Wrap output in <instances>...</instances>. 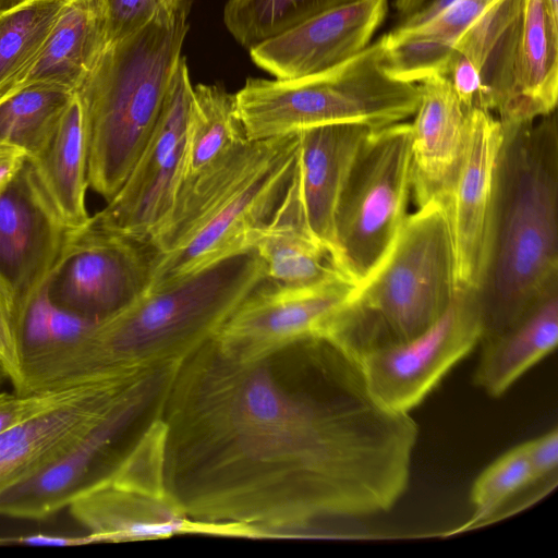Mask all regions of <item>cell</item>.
<instances>
[{
	"label": "cell",
	"instance_id": "36",
	"mask_svg": "<svg viewBox=\"0 0 558 558\" xmlns=\"http://www.w3.org/2000/svg\"><path fill=\"white\" fill-rule=\"evenodd\" d=\"M184 0H104L107 13L108 44L137 31L159 11Z\"/></svg>",
	"mask_w": 558,
	"mask_h": 558
},
{
	"label": "cell",
	"instance_id": "17",
	"mask_svg": "<svg viewBox=\"0 0 558 558\" xmlns=\"http://www.w3.org/2000/svg\"><path fill=\"white\" fill-rule=\"evenodd\" d=\"M387 8V0L342 3L251 47V59L280 80L329 70L369 45Z\"/></svg>",
	"mask_w": 558,
	"mask_h": 558
},
{
	"label": "cell",
	"instance_id": "11",
	"mask_svg": "<svg viewBox=\"0 0 558 558\" xmlns=\"http://www.w3.org/2000/svg\"><path fill=\"white\" fill-rule=\"evenodd\" d=\"M483 322L476 291L457 290L445 314L421 335L368 349L357 357L374 398L409 413L481 341Z\"/></svg>",
	"mask_w": 558,
	"mask_h": 558
},
{
	"label": "cell",
	"instance_id": "24",
	"mask_svg": "<svg viewBox=\"0 0 558 558\" xmlns=\"http://www.w3.org/2000/svg\"><path fill=\"white\" fill-rule=\"evenodd\" d=\"M290 134L248 141L223 163L179 190L167 218L148 240L156 255L180 246L245 180L283 147Z\"/></svg>",
	"mask_w": 558,
	"mask_h": 558
},
{
	"label": "cell",
	"instance_id": "41",
	"mask_svg": "<svg viewBox=\"0 0 558 558\" xmlns=\"http://www.w3.org/2000/svg\"><path fill=\"white\" fill-rule=\"evenodd\" d=\"M454 1L456 0H427L418 10L405 16L396 28H417L437 17Z\"/></svg>",
	"mask_w": 558,
	"mask_h": 558
},
{
	"label": "cell",
	"instance_id": "46",
	"mask_svg": "<svg viewBox=\"0 0 558 558\" xmlns=\"http://www.w3.org/2000/svg\"><path fill=\"white\" fill-rule=\"evenodd\" d=\"M4 381H9L5 372L0 365V387L3 385Z\"/></svg>",
	"mask_w": 558,
	"mask_h": 558
},
{
	"label": "cell",
	"instance_id": "43",
	"mask_svg": "<svg viewBox=\"0 0 558 558\" xmlns=\"http://www.w3.org/2000/svg\"><path fill=\"white\" fill-rule=\"evenodd\" d=\"M427 0H396L395 7L401 17H405L418 10Z\"/></svg>",
	"mask_w": 558,
	"mask_h": 558
},
{
	"label": "cell",
	"instance_id": "42",
	"mask_svg": "<svg viewBox=\"0 0 558 558\" xmlns=\"http://www.w3.org/2000/svg\"><path fill=\"white\" fill-rule=\"evenodd\" d=\"M26 159L27 154L23 149L0 142V190L14 177Z\"/></svg>",
	"mask_w": 558,
	"mask_h": 558
},
{
	"label": "cell",
	"instance_id": "23",
	"mask_svg": "<svg viewBox=\"0 0 558 558\" xmlns=\"http://www.w3.org/2000/svg\"><path fill=\"white\" fill-rule=\"evenodd\" d=\"M558 19L547 0H525L510 94L497 111L502 125L533 121L556 110Z\"/></svg>",
	"mask_w": 558,
	"mask_h": 558
},
{
	"label": "cell",
	"instance_id": "16",
	"mask_svg": "<svg viewBox=\"0 0 558 558\" xmlns=\"http://www.w3.org/2000/svg\"><path fill=\"white\" fill-rule=\"evenodd\" d=\"M502 136V125L492 112L469 110L461 161L441 202L450 229L457 290L476 291L478 284Z\"/></svg>",
	"mask_w": 558,
	"mask_h": 558
},
{
	"label": "cell",
	"instance_id": "31",
	"mask_svg": "<svg viewBox=\"0 0 558 558\" xmlns=\"http://www.w3.org/2000/svg\"><path fill=\"white\" fill-rule=\"evenodd\" d=\"M352 0H228L223 22L234 39L251 47Z\"/></svg>",
	"mask_w": 558,
	"mask_h": 558
},
{
	"label": "cell",
	"instance_id": "14",
	"mask_svg": "<svg viewBox=\"0 0 558 558\" xmlns=\"http://www.w3.org/2000/svg\"><path fill=\"white\" fill-rule=\"evenodd\" d=\"M136 388L63 454L0 495V515L43 520L105 481L118 440L140 412Z\"/></svg>",
	"mask_w": 558,
	"mask_h": 558
},
{
	"label": "cell",
	"instance_id": "10",
	"mask_svg": "<svg viewBox=\"0 0 558 558\" xmlns=\"http://www.w3.org/2000/svg\"><path fill=\"white\" fill-rule=\"evenodd\" d=\"M299 132L245 180L177 248L156 255L148 290L158 289L219 260L253 250L293 178Z\"/></svg>",
	"mask_w": 558,
	"mask_h": 558
},
{
	"label": "cell",
	"instance_id": "9",
	"mask_svg": "<svg viewBox=\"0 0 558 558\" xmlns=\"http://www.w3.org/2000/svg\"><path fill=\"white\" fill-rule=\"evenodd\" d=\"M155 256L148 242L104 229L90 217L69 231L45 287L58 306L99 323L148 291Z\"/></svg>",
	"mask_w": 558,
	"mask_h": 558
},
{
	"label": "cell",
	"instance_id": "4",
	"mask_svg": "<svg viewBox=\"0 0 558 558\" xmlns=\"http://www.w3.org/2000/svg\"><path fill=\"white\" fill-rule=\"evenodd\" d=\"M189 9L184 0L109 43L75 90L88 128V186L107 202L128 178L156 125L182 57Z\"/></svg>",
	"mask_w": 558,
	"mask_h": 558
},
{
	"label": "cell",
	"instance_id": "30",
	"mask_svg": "<svg viewBox=\"0 0 558 558\" xmlns=\"http://www.w3.org/2000/svg\"><path fill=\"white\" fill-rule=\"evenodd\" d=\"M75 92L29 84L0 98V142L35 155L49 137Z\"/></svg>",
	"mask_w": 558,
	"mask_h": 558
},
{
	"label": "cell",
	"instance_id": "3",
	"mask_svg": "<svg viewBox=\"0 0 558 558\" xmlns=\"http://www.w3.org/2000/svg\"><path fill=\"white\" fill-rule=\"evenodd\" d=\"M265 278L263 260L251 250L148 290L81 339L28 364L24 388L50 390L113 371L140 368L161 353L199 349Z\"/></svg>",
	"mask_w": 558,
	"mask_h": 558
},
{
	"label": "cell",
	"instance_id": "12",
	"mask_svg": "<svg viewBox=\"0 0 558 558\" xmlns=\"http://www.w3.org/2000/svg\"><path fill=\"white\" fill-rule=\"evenodd\" d=\"M354 283L294 288L266 278L213 338L223 354L247 360L310 337H324L329 320Z\"/></svg>",
	"mask_w": 558,
	"mask_h": 558
},
{
	"label": "cell",
	"instance_id": "37",
	"mask_svg": "<svg viewBox=\"0 0 558 558\" xmlns=\"http://www.w3.org/2000/svg\"><path fill=\"white\" fill-rule=\"evenodd\" d=\"M498 1L500 0H456L430 22L403 31H416L453 47L461 34Z\"/></svg>",
	"mask_w": 558,
	"mask_h": 558
},
{
	"label": "cell",
	"instance_id": "15",
	"mask_svg": "<svg viewBox=\"0 0 558 558\" xmlns=\"http://www.w3.org/2000/svg\"><path fill=\"white\" fill-rule=\"evenodd\" d=\"M137 381L131 371L110 372L76 397L0 434V495L63 454Z\"/></svg>",
	"mask_w": 558,
	"mask_h": 558
},
{
	"label": "cell",
	"instance_id": "40",
	"mask_svg": "<svg viewBox=\"0 0 558 558\" xmlns=\"http://www.w3.org/2000/svg\"><path fill=\"white\" fill-rule=\"evenodd\" d=\"M98 543L96 537L88 533L86 535H64L34 533L25 535H1L0 546H81Z\"/></svg>",
	"mask_w": 558,
	"mask_h": 558
},
{
	"label": "cell",
	"instance_id": "6",
	"mask_svg": "<svg viewBox=\"0 0 558 558\" xmlns=\"http://www.w3.org/2000/svg\"><path fill=\"white\" fill-rule=\"evenodd\" d=\"M250 141L303 129L360 123L372 129L403 122L418 101L417 85L391 78L381 63L380 40L329 70L296 78H247L235 94Z\"/></svg>",
	"mask_w": 558,
	"mask_h": 558
},
{
	"label": "cell",
	"instance_id": "35",
	"mask_svg": "<svg viewBox=\"0 0 558 558\" xmlns=\"http://www.w3.org/2000/svg\"><path fill=\"white\" fill-rule=\"evenodd\" d=\"M102 375L45 391L27 393L14 390L13 392L0 391V434L76 397Z\"/></svg>",
	"mask_w": 558,
	"mask_h": 558
},
{
	"label": "cell",
	"instance_id": "47",
	"mask_svg": "<svg viewBox=\"0 0 558 558\" xmlns=\"http://www.w3.org/2000/svg\"><path fill=\"white\" fill-rule=\"evenodd\" d=\"M66 1H71V0H66Z\"/></svg>",
	"mask_w": 558,
	"mask_h": 558
},
{
	"label": "cell",
	"instance_id": "28",
	"mask_svg": "<svg viewBox=\"0 0 558 558\" xmlns=\"http://www.w3.org/2000/svg\"><path fill=\"white\" fill-rule=\"evenodd\" d=\"M193 88L187 154L178 191L223 163L250 141L238 114L235 94L219 85Z\"/></svg>",
	"mask_w": 558,
	"mask_h": 558
},
{
	"label": "cell",
	"instance_id": "21",
	"mask_svg": "<svg viewBox=\"0 0 558 558\" xmlns=\"http://www.w3.org/2000/svg\"><path fill=\"white\" fill-rule=\"evenodd\" d=\"M253 250L263 260L266 279L277 284L307 288L352 282L341 270L332 251L310 226L301 191L299 160L280 205Z\"/></svg>",
	"mask_w": 558,
	"mask_h": 558
},
{
	"label": "cell",
	"instance_id": "26",
	"mask_svg": "<svg viewBox=\"0 0 558 558\" xmlns=\"http://www.w3.org/2000/svg\"><path fill=\"white\" fill-rule=\"evenodd\" d=\"M107 45L104 0L68 1L39 56L15 88L29 84H50L75 92L92 72Z\"/></svg>",
	"mask_w": 558,
	"mask_h": 558
},
{
	"label": "cell",
	"instance_id": "13",
	"mask_svg": "<svg viewBox=\"0 0 558 558\" xmlns=\"http://www.w3.org/2000/svg\"><path fill=\"white\" fill-rule=\"evenodd\" d=\"M70 230L27 158L0 190V278L12 296L17 328L25 306L45 286Z\"/></svg>",
	"mask_w": 558,
	"mask_h": 558
},
{
	"label": "cell",
	"instance_id": "44",
	"mask_svg": "<svg viewBox=\"0 0 558 558\" xmlns=\"http://www.w3.org/2000/svg\"><path fill=\"white\" fill-rule=\"evenodd\" d=\"M28 0H0V13L22 4Z\"/></svg>",
	"mask_w": 558,
	"mask_h": 558
},
{
	"label": "cell",
	"instance_id": "34",
	"mask_svg": "<svg viewBox=\"0 0 558 558\" xmlns=\"http://www.w3.org/2000/svg\"><path fill=\"white\" fill-rule=\"evenodd\" d=\"M381 63L393 80L415 84L447 70L453 47L416 31L395 28L379 38Z\"/></svg>",
	"mask_w": 558,
	"mask_h": 558
},
{
	"label": "cell",
	"instance_id": "19",
	"mask_svg": "<svg viewBox=\"0 0 558 558\" xmlns=\"http://www.w3.org/2000/svg\"><path fill=\"white\" fill-rule=\"evenodd\" d=\"M411 129V191L418 207L447 195L464 149L469 110L444 74L417 85Z\"/></svg>",
	"mask_w": 558,
	"mask_h": 558
},
{
	"label": "cell",
	"instance_id": "45",
	"mask_svg": "<svg viewBox=\"0 0 558 558\" xmlns=\"http://www.w3.org/2000/svg\"><path fill=\"white\" fill-rule=\"evenodd\" d=\"M547 2L554 16L558 19V0H547Z\"/></svg>",
	"mask_w": 558,
	"mask_h": 558
},
{
	"label": "cell",
	"instance_id": "2",
	"mask_svg": "<svg viewBox=\"0 0 558 558\" xmlns=\"http://www.w3.org/2000/svg\"><path fill=\"white\" fill-rule=\"evenodd\" d=\"M502 129L476 288L481 340L558 290L556 110Z\"/></svg>",
	"mask_w": 558,
	"mask_h": 558
},
{
	"label": "cell",
	"instance_id": "20",
	"mask_svg": "<svg viewBox=\"0 0 558 558\" xmlns=\"http://www.w3.org/2000/svg\"><path fill=\"white\" fill-rule=\"evenodd\" d=\"M68 508L98 543L160 538L196 530L166 488L105 480L76 497Z\"/></svg>",
	"mask_w": 558,
	"mask_h": 558
},
{
	"label": "cell",
	"instance_id": "38",
	"mask_svg": "<svg viewBox=\"0 0 558 558\" xmlns=\"http://www.w3.org/2000/svg\"><path fill=\"white\" fill-rule=\"evenodd\" d=\"M0 365L13 390L23 379V361L17 337V320L12 296L0 278Z\"/></svg>",
	"mask_w": 558,
	"mask_h": 558
},
{
	"label": "cell",
	"instance_id": "27",
	"mask_svg": "<svg viewBox=\"0 0 558 558\" xmlns=\"http://www.w3.org/2000/svg\"><path fill=\"white\" fill-rule=\"evenodd\" d=\"M558 341V290L499 332L483 338L474 381L500 397L527 369L555 350Z\"/></svg>",
	"mask_w": 558,
	"mask_h": 558
},
{
	"label": "cell",
	"instance_id": "29",
	"mask_svg": "<svg viewBox=\"0 0 558 558\" xmlns=\"http://www.w3.org/2000/svg\"><path fill=\"white\" fill-rule=\"evenodd\" d=\"M66 0H28L0 13V98L20 85Z\"/></svg>",
	"mask_w": 558,
	"mask_h": 558
},
{
	"label": "cell",
	"instance_id": "18",
	"mask_svg": "<svg viewBox=\"0 0 558 558\" xmlns=\"http://www.w3.org/2000/svg\"><path fill=\"white\" fill-rule=\"evenodd\" d=\"M524 1H498L454 43L444 75L465 109L497 112L507 100Z\"/></svg>",
	"mask_w": 558,
	"mask_h": 558
},
{
	"label": "cell",
	"instance_id": "39",
	"mask_svg": "<svg viewBox=\"0 0 558 558\" xmlns=\"http://www.w3.org/2000/svg\"><path fill=\"white\" fill-rule=\"evenodd\" d=\"M522 445L535 483L556 473L558 465L557 427Z\"/></svg>",
	"mask_w": 558,
	"mask_h": 558
},
{
	"label": "cell",
	"instance_id": "33",
	"mask_svg": "<svg viewBox=\"0 0 558 558\" xmlns=\"http://www.w3.org/2000/svg\"><path fill=\"white\" fill-rule=\"evenodd\" d=\"M535 484L523 445L510 449L476 478L471 490L473 515L452 533L478 527L523 488Z\"/></svg>",
	"mask_w": 558,
	"mask_h": 558
},
{
	"label": "cell",
	"instance_id": "1",
	"mask_svg": "<svg viewBox=\"0 0 558 558\" xmlns=\"http://www.w3.org/2000/svg\"><path fill=\"white\" fill-rule=\"evenodd\" d=\"M227 357L234 368L196 416L230 461L288 469L295 511L312 519L385 512L402 496L417 426L374 398L355 355L325 337L292 342L288 385L269 353Z\"/></svg>",
	"mask_w": 558,
	"mask_h": 558
},
{
	"label": "cell",
	"instance_id": "22",
	"mask_svg": "<svg viewBox=\"0 0 558 558\" xmlns=\"http://www.w3.org/2000/svg\"><path fill=\"white\" fill-rule=\"evenodd\" d=\"M372 130L360 123H332L298 131L299 173L306 216L316 236L335 257L336 205L354 157Z\"/></svg>",
	"mask_w": 558,
	"mask_h": 558
},
{
	"label": "cell",
	"instance_id": "5",
	"mask_svg": "<svg viewBox=\"0 0 558 558\" xmlns=\"http://www.w3.org/2000/svg\"><path fill=\"white\" fill-rule=\"evenodd\" d=\"M456 291L447 213L434 199L405 217L384 256L335 312L325 337L356 357L412 339L445 314Z\"/></svg>",
	"mask_w": 558,
	"mask_h": 558
},
{
	"label": "cell",
	"instance_id": "7",
	"mask_svg": "<svg viewBox=\"0 0 558 558\" xmlns=\"http://www.w3.org/2000/svg\"><path fill=\"white\" fill-rule=\"evenodd\" d=\"M410 192V123L372 130L354 157L333 218L336 258L353 283L390 246L408 216Z\"/></svg>",
	"mask_w": 558,
	"mask_h": 558
},
{
	"label": "cell",
	"instance_id": "25",
	"mask_svg": "<svg viewBox=\"0 0 558 558\" xmlns=\"http://www.w3.org/2000/svg\"><path fill=\"white\" fill-rule=\"evenodd\" d=\"M52 206L71 230L86 226L88 128L75 94L41 148L27 157Z\"/></svg>",
	"mask_w": 558,
	"mask_h": 558
},
{
	"label": "cell",
	"instance_id": "8",
	"mask_svg": "<svg viewBox=\"0 0 558 558\" xmlns=\"http://www.w3.org/2000/svg\"><path fill=\"white\" fill-rule=\"evenodd\" d=\"M193 106L194 88L181 57L145 147L116 195L92 216L94 223L148 242L170 213L182 179Z\"/></svg>",
	"mask_w": 558,
	"mask_h": 558
},
{
	"label": "cell",
	"instance_id": "32",
	"mask_svg": "<svg viewBox=\"0 0 558 558\" xmlns=\"http://www.w3.org/2000/svg\"><path fill=\"white\" fill-rule=\"evenodd\" d=\"M96 324L54 304L44 286L29 300L19 323L23 367L75 342Z\"/></svg>",
	"mask_w": 558,
	"mask_h": 558
}]
</instances>
